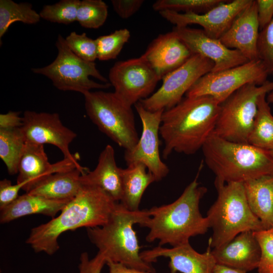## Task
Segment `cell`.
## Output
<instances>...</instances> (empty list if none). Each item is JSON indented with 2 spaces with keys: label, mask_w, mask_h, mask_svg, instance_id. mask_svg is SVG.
I'll use <instances>...</instances> for the list:
<instances>
[{
  "label": "cell",
  "mask_w": 273,
  "mask_h": 273,
  "mask_svg": "<svg viewBox=\"0 0 273 273\" xmlns=\"http://www.w3.org/2000/svg\"><path fill=\"white\" fill-rule=\"evenodd\" d=\"M220 104L210 96L186 97L164 110L159 129L163 157L173 152L192 155L202 149L214 132Z\"/></svg>",
  "instance_id": "obj_1"
},
{
  "label": "cell",
  "mask_w": 273,
  "mask_h": 273,
  "mask_svg": "<svg viewBox=\"0 0 273 273\" xmlns=\"http://www.w3.org/2000/svg\"><path fill=\"white\" fill-rule=\"evenodd\" d=\"M82 185L57 217L31 230L26 243L35 252L52 255L59 250L58 240L63 233L102 226L108 221L118 202L98 187Z\"/></svg>",
  "instance_id": "obj_2"
},
{
  "label": "cell",
  "mask_w": 273,
  "mask_h": 273,
  "mask_svg": "<svg viewBox=\"0 0 273 273\" xmlns=\"http://www.w3.org/2000/svg\"><path fill=\"white\" fill-rule=\"evenodd\" d=\"M197 176L175 201L149 209L150 216L140 225L149 229L146 237L148 242L157 240L159 246L169 244L175 247L207 232L208 220L199 209L200 200L207 189L200 186Z\"/></svg>",
  "instance_id": "obj_3"
},
{
  "label": "cell",
  "mask_w": 273,
  "mask_h": 273,
  "mask_svg": "<svg viewBox=\"0 0 273 273\" xmlns=\"http://www.w3.org/2000/svg\"><path fill=\"white\" fill-rule=\"evenodd\" d=\"M150 216L149 209L131 211L118 202L106 223L86 228L87 236L99 252L105 255L107 261L155 273L151 264L141 257L140 247L133 229L134 224L141 225Z\"/></svg>",
  "instance_id": "obj_4"
},
{
  "label": "cell",
  "mask_w": 273,
  "mask_h": 273,
  "mask_svg": "<svg viewBox=\"0 0 273 273\" xmlns=\"http://www.w3.org/2000/svg\"><path fill=\"white\" fill-rule=\"evenodd\" d=\"M205 162L223 183H245L273 174V158L269 151L249 143L227 141L213 133L202 148Z\"/></svg>",
  "instance_id": "obj_5"
},
{
  "label": "cell",
  "mask_w": 273,
  "mask_h": 273,
  "mask_svg": "<svg viewBox=\"0 0 273 273\" xmlns=\"http://www.w3.org/2000/svg\"><path fill=\"white\" fill-rule=\"evenodd\" d=\"M214 185L217 199L206 216L212 230L209 246L218 247L243 232L265 230L249 206L244 183H223L215 179Z\"/></svg>",
  "instance_id": "obj_6"
},
{
  "label": "cell",
  "mask_w": 273,
  "mask_h": 273,
  "mask_svg": "<svg viewBox=\"0 0 273 273\" xmlns=\"http://www.w3.org/2000/svg\"><path fill=\"white\" fill-rule=\"evenodd\" d=\"M83 96L86 113L93 123L125 151L132 149L140 138L132 106L114 92L90 91Z\"/></svg>",
  "instance_id": "obj_7"
},
{
  "label": "cell",
  "mask_w": 273,
  "mask_h": 273,
  "mask_svg": "<svg viewBox=\"0 0 273 273\" xmlns=\"http://www.w3.org/2000/svg\"><path fill=\"white\" fill-rule=\"evenodd\" d=\"M56 59L47 66L31 71L50 79L53 85L62 91H73L83 95L94 89H106L111 86L100 72L95 62L84 61L68 48L65 38L58 34Z\"/></svg>",
  "instance_id": "obj_8"
},
{
  "label": "cell",
  "mask_w": 273,
  "mask_h": 273,
  "mask_svg": "<svg viewBox=\"0 0 273 273\" xmlns=\"http://www.w3.org/2000/svg\"><path fill=\"white\" fill-rule=\"evenodd\" d=\"M272 88L273 81L267 80L260 85L246 84L235 92L220 104L213 133L229 141L248 143L258 100Z\"/></svg>",
  "instance_id": "obj_9"
},
{
  "label": "cell",
  "mask_w": 273,
  "mask_h": 273,
  "mask_svg": "<svg viewBox=\"0 0 273 273\" xmlns=\"http://www.w3.org/2000/svg\"><path fill=\"white\" fill-rule=\"evenodd\" d=\"M269 74L259 60L217 72H210L201 77L187 93V97L210 96L220 104L237 90L248 84L261 85Z\"/></svg>",
  "instance_id": "obj_10"
},
{
  "label": "cell",
  "mask_w": 273,
  "mask_h": 273,
  "mask_svg": "<svg viewBox=\"0 0 273 273\" xmlns=\"http://www.w3.org/2000/svg\"><path fill=\"white\" fill-rule=\"evenodd\" d=\"M214 65L210 60L193 54L180 67L163 78L159 89L140 102L150 111L170 109L183 100V96L201 77L212 71Z\"/></svg>",
  "instance_id": "obj_11"
},
{
  "label": "cell",
  "mask_w": 273,
  "mask_h": 273,
  "mask_svg": "<svg viewBox=\"0 0 273 273\" xmlns=\"http://www.w3.org/2000/svg\"><path fill=\"white\" fill-rule=\"evenodd\" d=\"M109 80L114 94L132 106L153 94L160 79L141 56L116 62L109 70Z\"/></svg>",
  "instance_id": "obj_12"
},
{
  "label": "cell",
  "mask_w": 273,
  "mask_h": 273,
  "mask_svg": "<svg viewBox=\"0 0 273 273\" xmlns=\"http://www.w3.org/2000/svg\"><path fill=\"white\" fill-rule=\"evenodd\" d=\"M142 124V131L135 146L125 151L124 158L127 165L140 163L145 165L159 181L169 173L168 166L163 162L159 151V129L164 110H147L139 102L134 105Z\"/></svg>",
  "instance_id": "obj_13"
},
{
  "label": "cell",
  "mask_w": 273,
  "mask_h": 273,
  "mask_svg": "<svg viewBox=\"0 0 273 273\" xmlns=\"http://www.w3.org/2000/svg\"><path fill=\"white\" fill-rule=\"evenodd\" d=\"M21 127L26 142L57 147L64 158L77 161L69 150V145L77 136L76 133L65 126L57 113L25 111Z\"/></svg>",
  "instance_id": "obj_14"
},
{
  "label": "cell",
  "mask_w": 273,
  "mask_h": 273,
  "mask_svg": "<svg viewBox=\"0 0 273 273\" xmlns=\"http://www.w3.org/2000/svg\"><path fill=\"white\" fill-rule=\"evenodd\" d=\"M252 0L223 1L203 14L178 13L165 10L159 12L165 20L175 27H188L197 24L210 37L220 39L228 30L237 16Z\"/></svg>",
  "instance_id": "obj_15"
},
{
  "label": "cell",
  "mask_w": 273,
  "mask_h": 273,
  "mask_svg": "<svg viewBox=\"0 0 273 273\" xmlns=\"http://www.w3.org/2000/svg\"><path fill=\"white\" fill-rule=\"evenodd\" d=\"M74 168L88 170L69 159L51 164L44 145L26 142L18 165L17 183L23 184L22 190L27 193L49 175Z\"/></svg>",
  "instance_id": "obj_16"
},
{
  "label": "cell",
  "mask_w": 273,
  "mask_h": 273,
  "mask_svg": "<svg viewBox=\"0 0 273 273\" xmlns=\"http://www.w3.org/2000/svg\"><path fill=\"white\" fill-rule=\"evenodd\" d=\"M192 54L212 61V72H217L243 64L248 60L240 52L226 47L220 39L208 36L203 30L188 27H174L173 30Z\"/></svg>",
  "instance_id": "obj_17"
},
{
  "label": "cell",
  "mask_w": 273,
  "mask_h": 273,
  "mask_svg": "<svg viewBox=\"0 0 273 273\" xmlns=\"http://www.w3.org/2000/svg\"><path fill=\"white\" fill-rule=\"evenodd\" d=\"M140 255L149 263L156 262L160 257L169 258L170 273H213L217 264L210 246L206 252L200 253L189 243L170 248L158 246L141 252Z\"/></svg>",
  "instance_id": "obj_18"
},
{
  "label": "cell",
  "mask_w": 273,
  "mask_h": 273,
  "mask_svg": "<svg viewBox=\"0 0 273 273\" xmlns=\"http://www.w3.org/2000/svg\"><path fill=\"white\" fill-rule=\"evenodd\" d=\"M193 54L176 33L159 34L141 56L155 71L160 80L185 63Z\"/></svg>",
  "instance_id": "obj_19"
},
{
  "label": "cell",
  "mask_w": 273,
  "mask_h": 273,
  "mask_svg": "<svg viewBox=\"0 0 273 273\" xmlns=\"http://www.w3.org/2000/svg\"><path fill=\"white\" fill-rule=\"evenodd\" d=\"M260 31L256 2L252 0L237 16L220 40L226 47L240 52L248 61L256 60L259 59Z\"/></svg>",
  "instance_id": "obj_20"
},
{
  "label": "cell",
  "mask_w": 273,
  "mask_h": 273,
  "mask_svg": "<svg viewBox=\"0 0 273 273\" xmlns=\"http://www.w3.org/2000/svg\"><path fill=\"white\" fill-rule=\"evenodd\" d=\"M211 253L217 264L246 272L257 268L261 257L259 243L251 231L240 233Z\"/></svg>",
  "instance_id": "obj_21"
},
{
  "label": "cell",
  "mask_w": 273,
  "mask_h": 273,
  "mask_svg": "<svg viewBox=\"0 0 273 273\" xmlns=\"http://www.w3.org/2000/svg\"><path fill=\"white\" fill-rule=\"evenodd\" d=\"M123 168L117 165L113 147L107 145L101 152L97 165L80 176L82 185L98 187L120 202L122 194Z\"/></svg>",
  "instance_id": "obj_22"
},
{
  "label": "cell",
  "mask_w": 273,
  "mask_h": 273,
  "mask_svg": "<svg viewBox=\"0 0 273 273\" xmlns=\"http://www.w3.org/2000/svg\"><path fill=\"white\" fill-rule=\"evenodd\" d=\"M88 171L74 168L51 174L27 193L50 200L70 201L82 188L81 175Z\"/></svg>",
  "instance_id": "obj_23"
},
{
  "label": "cell",
  "mask_w": 273,
  "mask_h": 273,
  "mask_svg": "<svg viewBox=\"0 0 273 273\" xmlns=\"http://www.w3.org/2000/svg\"><path fill=\"white\" fill-rule=\"evenodd\" d=\"M69 202L50 200L26 193L19 196L13 202L1 209L0 222L8 223L32 214H43L54 218Z\"/></svg>",
  "instance_id": "obj_24"
},
{
  "label": "cell",
  "mask_w": 273,
  "mask_h": 273,
  "mask_svg": "<svg viewBox=\"0 0 273 273\" xmlns=\"http://www.w3.org/2000/svg\"><path fill=\"white\" fill-rule=\"evenodd\" d=\"M249 206L265 230L273 228V174L244 183Z\"/></svg>",
  "instance_id": "obj_25"
},
{
  "label": "cell",
  "mask_w": 273,
  "mask_h": 273,
  "mask_svg": "<svg viewBox=\"0 0 273 273\" xmlns=\"http://www.w3.org/2000/svg\"><path fill=\"white\" fill-rule=\"evenodd\" d=\"M156 181L143 164L136 163L123 168L122 194L120 202L131 211L140 210L142 196L147 188Z\"/></svg>",
  "instance_id": "obj_26"
},
{
  "label": "cell",
  "mask_w": 273,
  "mask_h": 273,
  "mask_svg": "<svg viewBox=\"0 0 273 273\" xmlns=\"http://www.w3.org/2000/svg\"><path fill=\"white\" fill-rule=\"evenodd\" d=\"M266 94L260 96L248 143L268 151L273 149V114Z\"/></svg>",
  "instance_id": "obj_27"
},
{
  "label": "cell",
  "mask_w": 273,
  "mask_h": 273,
  "mask_svg": "<svg viewBox=\"0 0 273 273\" xmlns=\"http://www.w3.org/2000/svg\"><path fill=\"white\" fill-rule=\"evenodd\" d=\"M25 143L21 127L0 129V158L10 174L17 173L18 165Z\"/></svg>",
  "instance_id": "obj_28"
},
{
  "label": "cell",
  "mask_w": 273,
  "mask_h": 273,
  "mask_svg": "<svg viewBox=\"0 0 273 273\" xmlns=\"http://www.w3.org/2000/svg\"><path fill=\"white\" fill-rule=\"evenodd\" d=\"M40 16L29 3H16L12 0L0 1V38L10 26L16 22L34 24L40 21Z\"/></svg>",
  "instance_id": "obj_29"
},
{
  "label": "cell",
  "mask_w": 273,
  "mask_h": 273,
  "mask_svg": "<svg viewBox=\"0 0 273 273\" xmlns=\"http://www.w3.org/2000/svg\"><path fill=\"white\" fill-rule=\"evenodd\" d=\"M108 6L102 0H82L78 8L76 21L83 27L97 29L105 22Z\"/></svg>",
  "instance_id": "obj_30"
},
{
  "label": "cell",
  "mask_w": 273,
  "mask_h": 273,
  "mask_svg": "<svg viewBox=\"0 0 273 273\" xmlns=\"http://www.w3.org/2000/svg\"><path fill=\"white\" fill-rule=\"evenodd\" d=\"M130 37V31L126 28L116 30L109 34L98 37L96 39L97 59L108 61L116 59Z\"/></svg>",
  "instance_id": "obj_31"
},
{
  "label": "cell",
  "mask_w": 273,
  "mask_h": 273,
  "mask_svg": "<svg viewBox=\"0 0 273 273\" xmlns=\"http://www.w3.org/2000/svg\"><path fill=\"white\" fill-rule=\"evenodd\" d=\"M223 0H158L152 8L158 12L168 10L178 13L203 14L221 3Z\"/></svg>",
  "instance_id": "obj_32"
},
{
  "label": "cell",
  "mask_w": 273,
  "mask_h": 273,
  "mask_svg": "<svg viewBox=\"0 0 273 273\" xmlns=\"http://www.w3.org/2000/svg\"><path fill=\"white\" fill-rule=\"evenodd\" d=\"M79 0H61L54 5L43 7L41 18L53 23L69 24L76 21Z\"/></svg>",
  "instance_id": "obj_33"
},
{
  "label": "cell",
  "mask_w": 273,
  "mask_h": 273,
  "mask_svg": "<svg viewBox=\"0 0 273 273\" xmlns=\"http://www.w3.org/2000/svg\"><path fill=\"white\" fill-rule=\"evenodd\" d=\"M65 40L70 50L80 59L92 62L97 59L96 39L88 37L85 33L78 34L72 31Z\"/></svg>",
  "instance_id": "obj_34"
},
{
  "label": "cell",
  "mask_w": 273,
  "mask_h": 273,
  "mask_svg": "<svg viewBox=\"0 0 273 273\" xmlns=\"http://www.w3.org/2000/svg\"><path fill=\"white\" fill-rule=\"evenodd\" d=\"M261 251L258 273H273V228L254 232Z\"/></svg>",
  "instance_id": "obj_35"
},
{
  "label": "cell",
  "mask_w": 273,
  "mask_h": 273,
  "mask_svg": "<svg viewBox=\"0 0 273 273\" xmlns=\"http://www.w3.org/2000/svg\"><path fill=\"white\" fill-rule=\"evenodd\" d=\"M258 58L269 74L273 71V19L260 31L258 41Z\"/></svg>",
  "instance_id": "obj_36"
},
{
  "label": "cell",
  "mask_w": 273,
  "mask_h": 273,
  "mask_svg": "<svg viewBox=\"0 0 273 273\" xmlns=\"http://www.w3.org/2000/svg\"><path fill=\"white\" fill-rule=\"evenodd\" d=\"M79 260V273H101L107 261L105 255L99 251L92 259H89L87 252H83L81 254Z\"/></svg>",
  "instance_id": "obj_37"
},
{
  "label": "cell",
  "mask_w": 273,
  "mask_h": 273,
  "mask_svg": "<svg viewBox=\"0 0 273 273\" xmlns=\"http://www.w3.org/2000/svg\"><path fill=\"white\" fill-rule=\"evenodd\" d=\"M23 186L22 184L13 185L11 180L6 178L0 181V209L8 206L18 197Z\"/></svg>",
  "instance_id": "obj_38"
},
{
  "label": "cell",
  "mask_w": 273,
  "mask_h": 273,
  "mask_svg": "<svg viewBox=\"0 0 273 273\" xmlns=\"http://www.w3.org/2000/svg\"><path fill=\"white\" fill-rule=\"evenodd\" d=\"M144 3V0L111 1L114 11L123 19L131 17L140 10Z\"/></svg>",
  "instance_id": "obj_39"
},
{
  "label": "cell",
  "mask_w": 273,
  "mask_h": 273,
  "mask_svg": "<svg viewBox=\"0 0 273 273\" xmlns=\"http://www.w3.org/2000/svg\"><path fill=\"white\" fill-rule=\"evenodd\" d=\"M260 30L273 19V0H255Z\"/></svg>",
  "instance_id": "obj_40"
},
{
  "label": "cell",
  "mask_w": 273,
  "mask_h": 273,
  "mask_svg": "<svg viewBox=\"0 0 273 273\" xmlns=\"http://www.w3.org/2000/svg\"><path fill=\"white\" fill-rule=\"evenodd\" d=\"M20 112L10 111L5 114H0V129H10L20 128L23 125V118Z\"/></svg>",
  "instance_id": "obj_41"
},
{
  "label": "cell",
  "mask_w": 273,
  "mask_h": 273,
  "mask_svg": "<svg viewBox=\"0 0 273 273\" xmlns=\"http://www.w3.org/2000/svg\"><path fill=\"white\" fill-rule=\"evenodd\" d=\"M106 264L109 267V273H150L128 267L121 263L110 260L107 261Z\"/></svg>",
  "instance_id": "obj_42"
},
{
  "label": "cell",
  "mask_w": 273,
  "mask_h": 273,
  "mask_svg": "<svg viewBox=\"0 0 273 273\" xmlns=\"http://www.w3.org/2000/svg\"><path fill=\"white\" fill-rule=\"evenodd\" d=\"M213 273H246V272L223 265L216 264Z\"/></svg>",
  "instance_id": "obj_43"
},
{
  "label": "cell",
  "mask_w": 273,
  "mask_h": 273,
  "mask_svg": "<svg viewBox=\"0 0 273 273\" xmlns=\"http://www.w3.org/2000/svg\"><path fill=\"white\" fill-rule=\"evenodd\" d=\"M273 77V71L271 73ZM267 102L270 104H273V88L266 95V97Z\"/></svg>",
  "instance_id": "obj_44"
},
{
  "label": "cell",
  "mask_w": 273,
  "mask_h": 273,
  "mask_svg": "<svg viewBox=\"0 0 273 273\" xmlns=\"http://www.w3.org/2000/svg\"><path fill=\"white\" fill-rule=\"evenodd\" d=\"M269 152H270V154H271V156H272V158H273V149L271 150L270 151H269Z\"/></svg>",
  "instance_id": "obj_45"
},
{
  "label": "cell",
  "mask_w": 273,
  "mask_h": 273,
  "mask_svg": "<svg viewBox=\"0 0 273 273\" xmlns=\"http://www.w3.org/2000/svg\"><path fill=\"white\" fill-rule=\"evenodd\" d=\"M177 273H178V272H177Z\"/></svg>",
  "instance_id": "obj_46"
}]
</instances>
